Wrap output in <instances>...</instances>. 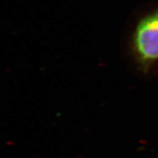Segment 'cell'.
<instances>
[{"label": "cell", "mask_w": 158, "mask_h": 158, "mask_svg": "<svg viewBox=\"0 0 158 158\" xmlns=\"http://www.w3.org/2000/svg\"><path fill=\"white\" fill-rule=\"evenodd\" d=\"M130 49L142 72L147 73L158 62V9L147 13L136 23Z\"/></svg>", "instance_id": "obj_1"}]
</instances>
